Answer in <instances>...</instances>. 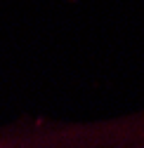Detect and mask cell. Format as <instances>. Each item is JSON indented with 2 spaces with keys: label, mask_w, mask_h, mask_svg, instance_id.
I'll use <instances>...</instances> for the list:
<instances>
[{
  "label": "cell",
  "mask_w": 144,
  "mask_h": 148,
  "mask_svg": "<svg viewBox=\"0 0 144 148\" xmlns=\"http://www.w3.org/2000/svg\"><path fill=\"white\" fill-rule=\"evenodd\" d=\"M0 148H144V103L90 118L17 115L0 122Z\"/></svg>",
  "instance_id": "obj_1"
}]
</instances>
